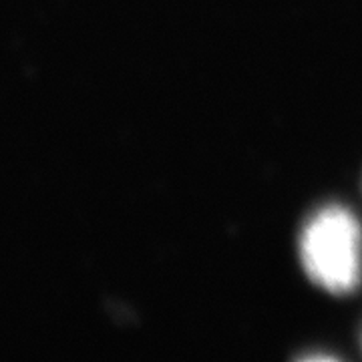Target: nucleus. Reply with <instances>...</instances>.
<instances>
[{
  "label": "nucleus",
  "instance_id": "1",
  "mask_svg": "<svg viewBox=\"0 0 362 362\" xmlns=\"http://www.w3.org/2000/svg\"><path fill=\"white\" fill-rule=\"evenodd\" d=\"M300 258L314 284L346 294L361 284V223L344 207H326L312 218L300 238Z\"/></svg>",
  "mask_w": 362,
  "mask_h": 362
}]
</instances>
